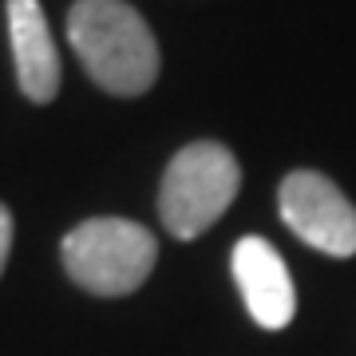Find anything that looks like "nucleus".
I'll return each mask as SVG.
<instances>
[{
    "mask_svg": "<svg viewBox=\"0 0 356 356\" xmlns=\"http://www.w3.org/2000/svg\"><path fill=\"white\" fill-rule=\"evenodd\" d=\"M67 40L88 76L111 95H143L159 79V44L127 0H76Z\"/></svg>",
    "mask_w": 356,
    "mask_h": 356,
    "instance_id": "f257e3e1",
    "label": "nucleus"
},
{
    "mask_svg": "<svg viewBox=\"0 0 356 356\" xmlns=\"http://www.w3.org/2000/svg\"><path fill=\"white\" fill-rule=\"evenodd\" d=\"M67 277L95 297H127L159 261L154 234L131 218H88L60 245Z\"/></svg>",
    "mask_w": 356,
    "mask_h": 356,
    "instance_id": "f03ea898",
    "label": "nucleus"
},
{
    "mask_svg": "<svg viewBox=\"0 0 356 356\" xmlns=\"http://www.w3.org/2000/svg\"><path fill=\"white\" fill-rule=\"evenodd\" d=\"M242 186V166L222 143H191L166 163L159 186V218L166 234L178 242H191L214 226L229 210Z\"/></svg>",
    "mask_w": 356,
    "mask_h": 356,
    "instance_id": "7ed1b4c3",
    "label": "nucleus"
},
{
    "mask_svg": "<svg viewBox=\"0 0 356 356\" xmlns=\"http://www.w3.org/2000/svg\"><path fill=\"white\" fill-rule=\"evenodd\" d=\"M281 218L285 226L321 254L353 257L356 254V206L317 170H293L281 182Z\"/></svg>",
    "mask_w": 356,
    "mask_h": 356,
    "instance_id": "20e7f679",
    "label": "nucleus"
},
{
    "mask_svg": "<svg viewBox=\"0 0 356 356\" xmlns=\"http://www.w3.org/2000/svg\"><path fill=\"white\" fill-rule=\"evenodd\" d=\"M229 266H234V281L242 289L250 317L269 332L285 329L297 313V289H293V277L277 250L266 238H242L234 245Z\"/></svg>",
    "mask_w": 356,
    "mask_h": 356,
    "instance_id": "39448f33",
    "label": "nucleus"
},
{
    "mask_svg": "<svg viewBox=\"0 0 356 356\" xmlns=\"http://www.w3.org/2000/svg\"><path fill=\"white\" fill-rule=\"evenodd\" d=\"M8 40L20 91L32 103H51L60 95V51L40 0H8Z\"/></svg>",
    "mask_w": 356,
    "mask_h": 356,
    "instance_id": "423d86ee",
    "label": "nucleus"
},
{
    "mask_svg": "<svg viewBox=\"0 0 356 356\" xmlns=\"http://www.w3.org/2000/svg\"><path fill=\"white\" fill-rule=\"evenodd\" d=\"M8 254H13V210L0 202V273L8 266Z\"/></svg>",
    "mask_w": 356,
    "mask_h": 356,
    "instance_id": "0eeeda50",
    "label": "nucleus"
}]
</instances>
